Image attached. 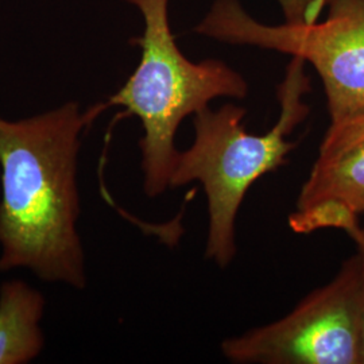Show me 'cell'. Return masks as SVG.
Here are the masks:
<instances>
[{
  "label": "cell",
  "mask_w": 364,
  "mask_h": 364,
  "mask_svg": "<svg viewBox=\"0 0 364 364\" xmlns=\"http://www.w3.org/2000/svg\"><path fill=\"white\" fill-rule=\"evenodd\" d=\"M102 111L68 102L23 119L0 117V273L27 269L48 284L87 287L78 156L82 131Z\"/></svg>",
  "instance_id": "cell-1"
},
{
  "label": "cell",
  "mask_w": 364,
  "mask_h": 364,
  "mask_svg": "<svg viewBox=\"0 0 364 364\" xmlns=\"http://www.w3.org/2000/svg\"><path fill=\"white\" fill-rule=\"evenodd\" d=\"M309 92L305 61L293 57L278 87L279 117L266 134L246 131L243 107L225 105L218 111L207 107L195 114V141L188 150L178 151L170 188L193 181L204 186L209 215L205 255L220 267H227L236 254L235 221L248 189L285 165L296 147L287 135L309 115L311 108L304 102Z\"/></svg>",
  "instance_id": "cell-2"
},
{
  "label": "cell",
  "mask_w": 364,
  "mask_h": 364,
  "mask_svg": "<svg viewBox=\"0 0 364 364\" xmlns=\"http://www.w3.org/2000/svg\"><path fill=\"white\" fill-rule=\"evenodd\" d=\"M126 1L144 16V34L135 41L141 61L103 107H123L141 120L144 193L156 198L170 188L178 156L176 134L182 120L207 108L216 97H246L248 85L221 61L192 63L182 54L170 30L169 0Z\"/></svg>",
  "instance_id": "cell-3"
},
{
  "label": "cell",
  "mask_w": 364,
  "mask_h": 364,
  "mask_svg": "<svg viewBox=\"0 0 364 364\" xmlns=\"http://www.w3.org/2000/svg\"><path fill=\"white\" fill-rule=\"evenodd\" d=\"M196 33L312 64L323 81L332 122L364 105V0H332L324 22L281 26L255 21L239 0H215Z\"/></svg>",
  "instance_id": "cell-4"
},
{
  "label": "cell",
  "mask_w": 364,
  "mask_h": 364,
  "mask_svg": "<svg viewBox=\"0 0 364 364\" xmlns=\"http://www.w3.org/2000/svg\"><path fill=\"white\" fill-rule=\"evenodd\" d=\"M364 258L358 251L326 287L312 291L285 317L227 338L234 363L360 364L359 328Z\"/></svg>",
  "instance_id": "cell-5"
},
{
  "label": "cell",
  "mask_w": 364,
  "mask_h": 364,
  "mask_svg": "<svg viewBox=\"0 0 364 364\" xmlns=\"http://www.w3.org/2000/svg\"><path fill=\"white\" fill-rule=\"evenodd\" d=\"M364 215V142L324 164L314 162L289 218L297 234L324 228L350 231Z\"/></svg>",
  "instance_id": "cell-6"
},
{
  "label": "cell",
  "mask_w": 364,
  "mask_h": 364,
  "mask_svg": "<svg viewBox=\"0 0 364 364\" xmlns=\"http://www.w3.org/2000/svg\"><path fill=\"white\" fill-rule=\"evenodd\" d=\"M46 299L23 279L0 285V364H26L45 347L41 323Z\"/></svg>",
  "instance_id": "cell-7"
},
{
  "label": "cell",
  "mask_w": 364,
  "mask_h": 364,
  "mask_svg": "<svg viewBox=\"0 0 364 364\" xmlns=\"http://www.w3.org/2000/svg\"><path fill=\"white\" fill-rule=\"evenodd\" d=\"M364 142V105L347 117L331 122L320 146L317 164H324Z\"/></svg>",
  "instance_id": "cell-8"
},
{
  "label": "cell",
  "mask_w": 364,
  "mask_h": 364,
  "mask_svg": "<svg viewBox=\"0 0 364 364\" xmlns=\"http://www.w3.org/2000/svg\"><path fill=\"white\" fill-rule=\"evenodd\" d=\"M287 23L290 25H302L305 19V10L308 6V0H278Z\"/></svg>",
  "instance_id": "cell-9"
},
{
  "label": "cell",
  "mask_w": 364,
  "mask_h": 364,
  "mask_svg": "<svg viewBox=\"0 0 364 364\" xmlns=\"http://www.w3.org/2000/svg\"><path fill=\"white\" fill-rule=\"evenodd\" d=\"M331 1L332 0H308L304 23L309 25V23L317 22L323 11L326 10V7L331 4Z\"/></svg>",
  "instance_id": "cell-10"
},
{
  "label": "cell",
  "mask_w": 364,
  "mask_h": 364,
  "mask_svg": "<svg viewBox=\"0 0 364 364\" xmlns=\"http://www.w3.org/2000/svg\"><path fill=\"white\" fill-rule=\"evenodd\" d=\"M347 234L350 235L352 240L356 243L358 251H360L364 255V230L358 224L355 227H352L350 231H347Z\"/></svg>",
  "instance_id": "cell-11"
},
{
  "label": "cell",
  "mask_w": 364,
  "mask_h": 364,
  "mask_svg": "<svg viewBox=\"0 0 364 364\" xmlns=\"http://www.w3.org/2000/svg\"><path fill=\"white\" fill-rule=\"evenodd\" d=\"M359 356H360V364H364V285L363 296H362V308H360V328H359Z\"/></svg>",
  "instance_id": "cell-12"
}]
</instances>
